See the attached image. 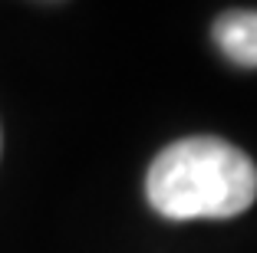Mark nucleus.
Segmentation results:
<instances>
[{"label":"nucleus","mask_w":257,"mask_h":253,"mask_svg":"<svg viewBox=\"0 0 257 253\" xmlns=\"http://www.w3.org/2000/svg\"><path fill=\"white\" fill-rule=\"evenodd\" d=\"M145 197L168 220H224L254 204L257 168L224 138H182L155 155Z\"/></svg>","instance_id":"obj_1"},{"label":"nucleus","mask_w":257,"mask_h":253,"mask_svg":"<svg viewBox=\"0 0 257 253\" xmlns=\"http://www.w3.org/2000/svg\"><path fill=\"white\" fill-rule=\"evenodd\" d=\"M211 37L218 50L237 66H257V14L254 10H227L214 20Z\"/></svg>","instance_id":"obj_2"}]
</instances>
